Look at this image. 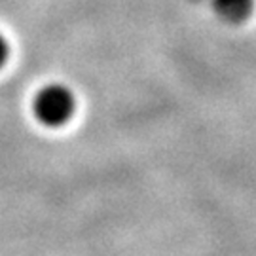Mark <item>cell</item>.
<instances>
[{"label":"cell","instance_id":"6da1fadb","mask_svg":"<svg viewBox=\"0 0 256 256\" xmlns=\"http://www.w3.org/2000/svg\"><path fill=\"white\" fill-rule=\"evenodd\" d=\"M76 108L74 93L61 84H52L42 88L34 97L32 112L40 124L46 128H61L72 118Z\"/></svg>","mask_w":256,"mask_h":256},{"label":"cell","instance_id":"7a4b0ae2","mask_svg":"<svg viewBox=\"0 0 256 256\" xmlns=\"http://www.w3.org/2000/svg\"><path fill=\"white\" fill-rule=\"evenodd\" d=\"M212 6L224 21L241 23L252 14L254 0H212Z\"/></svg>","mask_w":256,"mask_h":256},{"label":"cell","instance_id":"3957f363","mask_svg":"<svg viewBox=\"0 0 256 256\" xmlns=\"http://www.w3.org/2000/svg\"><path fill=\"white\" fill-rule=\"evenodd\" d=\"M8 55H10L8 40H6V38H4V34L0 32V68L6 64V61H8Z\"/></svg>","mask_w":256,"mask_h":256}]
</instances>
